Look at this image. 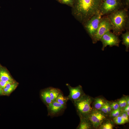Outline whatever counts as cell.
<instances>
[{
	"label": "cell",
	"mask_w": 129,
	"mask_h": 129,
	"mask_svg": "<svg viewBox=\"0 0 129 129\" xmlns=\"http://www.w3.org/2000/svg\"></svg>",
	"instance_id": "34"
},
{
	"label": "cell",
	"mask_w": 129,
	"mask_h": 129,
	"mask_svg": "<svg viewBox=\"0 0 129 129\" xmlns=\"http://www.w3.org/2000/svg\"><path fill=\"white\" fill-rule=\"evenodd\" d=\"M0 79L3 81L15 82L8 72L4 69L0 70Z\"/></svg>",
	"instance_id": "13"
},
{
	"label": "cell",
	"mask_w": 129,
	"mask_h": 129,
	"mask_svg": "<svg viewBox=\"0 0 129 129\" xmlns=\"http://www.w3.org/2000/svg\"><path fill=\"white\" fill-rule=\"evenodd\" d=\"M122 109V112H126L129 111V105H127Z\"/></svg>",
	"instance_id": "30"
},
{
	"label": "cell",
	"mask_w": 129,
	"mask_h": 129,
	"mask_svg": "<svg viewBox=\"0 0 129 129\" xmlns=\"http://www.w3.org/2000/svg\"><path fill=\"white\" fill-rule=\"evenodd\" d=\"M15 82H13L10 81H0V85L3 89L8 84Z\"/></svg>",
	"instance_id": "25"
},
{
	"label": "cell",
	"mask_w": 129,
	"mask_h": 129,
	"mask_svg": "<svg viewBox=\"0 0 129 129\" xmlns=\"http://www.w3.org/2000/svg\"><path fill=\"white\" fill-rule=\"evenodd\" d=\"M124 4L125 7L128 9L129 5V0H122Z\"/></svg>",
	"instance_id": "28"
},
{
	"label": "cell",
	"mask_w": 129,
	"mask_h": 129,
	"mask_svg": "<svg viewBox=\"0 0 129 129\" xmlns=\"http://www.w3.org/2000/svg\"><path fill=\"white\" fill-rule=\"evenodd\" d=\"M93 99L85 94L77 100L73 102L79 117H86L91 113L93 110L91 105Z\"/></svg>",
	"instance_id": "3"
},
{
	"label": "cell",
	"mask_w": 129,
	"mask_h": 129,
	"mask_svg": "<svg viewBox=\"0 0 129 129\" xmlns=\"http://www.w3.org/2000/svg\"><path fill=\"white\" fill-rule=\"evenodd\" d=\"M3 95V89L0 85V95Z\"/></svg>",
	"instance_id": "32"
},
{
	"label": "cell",
	"mask_w": 129,
	"mask_h": 129,
	"mask_svg": "<svg viewBox=\"0 0 129 129\" xmlns=\"http://www.w3.org/2000/svg\"><path fill=\"white\" fill-rule=\"evenodd\" d=\"M121 37L122 38V44L126 47L125 51L126 52L129 51V31L126 30L124 33L121 34Z\"/></svg>",
	"instance_id": "16"
},
{
	"label": "cell",
	"mask_w": 129,
	"mask_h": 129,
	"mask_svg": "<svg viewBox=\"0 0 129 129\" xmlns=\"http://www.w3.org/2000/svg\"><path fill=\"white\" fill-rule=\"evenodd\" d=\"M110 106L111 108V111L116 110L119 108V105L117 102H114L110 103Z\"/></svg>",
	"instance_id": "22"
},
{
	"label": "cell",
	"mask_w": 129,
	"mask_h": 129,
	"mask_svg": "<svg viewBox=\"0 0 129 129\" xmlns=\"http://www.w3.org/2000/svg\"><path fill=\"white\" fill-rule=\"evenodd\" d=\"M127 105H129V96H126Z\"/></svg>",
	"instance_id": "31"
},
{
	"label": "cell",
	"mask_w": 129,
	"mask_h": 129,
	"mask_svg": "<svg viewBox=\"0 0 129 129\" xmlns=\"http://www.w3.org/2000/svg\"><path fill=\"white\" fill-rule=\"evenodd\" d=\"M66 85L69 89L70 93L67 96L69 99L72 102L76 101L85 94L82 86L80 85L75 87H72L68 83Z\"/></svg>",
	"instance_id": "9"
},
{
	"label": "cell",
	"mask_w": 129,
	"mask_h": 129,
	"mask_svg": "<svg viewBox=\"0 0 129 129\" xmlns=\"http://www.w3.org/2000/svg\"><path fill=\"white\" fill-rule=\"evenodd\" d=\"M102 16L98 13L92 16L85 21V27L91 38L95 35Z\"/></svg>",
	"instance_id": "7"
},
{
	"label": "cell",
	"mask_w": 129,
	"mask_h": 129,
	"mask_svg": "<svg viewBox=\"0 0 129 129\" xmlns=\"http://www.w3.org/2000/svg\"><path fill=\"white\" fill-rule=\"evenodd\" d=\"M106 102L101 108L98 110L106 115V114H108L107 109Z\"/></svg>",
	"instance_id": "24"
},
{
	"label": "cell",
	"mask_w": 129,
	"mask_h": 129,
	"mask_svg": "<svg viewBox=\"0 0 129 129\" xmlns=\"http://www.w3.org/2000/svg\"><path fill=\"white\" fill-rule=\"evenodd\" d=\"M120 115L125 120L126 123L129 122V117L127 115L126 112H122L121 113Z\"/></svg>",
	"instance_id": "26"
},
{
	"label": "cell",
	"mask_w": 129,
	"mask_h": 129,
	"mask_svg": "<svg viewBox=\"0 0 129 129\" xmlns=\"http://www.w3.org/2000/svg\"><path fill=\"white\" fill-rule=\"evenodd\" d=\"M69 100L67 96H64L61 92L55 101L62 105L66 107L67 102Z\"/></svg>",
	"instance_id": "18"
},
{
	"label": "cell",
	"mask_w": 129,
	"mask_h": 129,
	"mask_svg": "<svg viewBox=\"0 0 129 129\" xmlns=\"http://www.w3.org/2000/svg\"><path fill=\"white\" fill-rule=\"evenodd\" d=\"M80 122L77 128V129H90L93 128L88 120L86 118L80 117Z\"/></svg>",
	"instance_id": "12"
},
{
	"label": "cell",
	"mask_w": 129,
	"mask_h": 129,
	"mask_svg": "<svg viewBox=\"0 0 129 129\" xmlns=\"http://www.w3.org/2000/svg\"><path fill=\"white\" fill-rule=\"evenodd\" d=\"M112 27L113 33L119 36L125 30H129L128 9L124 8L107 15Z\"/></svg>",
	"instance_id": "2"
},
{
	"label": "cell",
	"mask_w": 129,
	"mask_h": 129,
	"mask_svg": "<svg viewBox=\"0 0 129 129\" xmlns=\"http://www.w3.org/2000/svg\"><path fill=\"white\" fill-rule=\"evenodd\" d=\"M3 89V95H8L12 92L14 89L11 88H8L5 87Z\"/></svg>",
	"instance_id": "23"
},
{
	"label": "cell",
	"mask_w": 129,
	"mask_h": 129,
	"mask_svg": "<svg viewBox=\"0 0 129 129\" xmlns=\"http://www.w3.org/2000/svg\"><path fill=\"white\" fill-rule=\"evenodd\" d=\"M117 102L119 105V108L122 109L127 105L126 97H124L120 98Z\"/></svg>",
	"instance_id": "20"
},
{
	"label": "cell",
	"mask_w": 129,
	"mask_h": 129,
	"mask_svg": "<svg viewBox=\"0 0 129 129\" xmlns=\"http://www.w3.org/2000/svg\"><path fill=\"white\" fill-rule=\"evenodd\" d=\"M100 40L102 43L101 49L102 51L104 50L105 48L108 46L110 47L114 46L118 47L121 41L118 36L110 31L105 33L101 37Z\"/></svg>",
	"instance_id": "6"
},
{
	"label": "cell",
	"mask_w": 129,
	"mask_h": 129,
	"mask_svg": "<svg viewBox=\"0 0 129 129\" xmlns=\"http://www.w3.org/2000/svg\"><path fill=\"white\" fill-rule=\"evenodd\" d=\"M107 100L103 98L99 97L93 99L92 102V108L93 109L99 110L105 103Z\"/></svg>",
	"instance_id": "11"
},
{
	"label": "cell",
	"mask_w": 129,
	"mask_h": 129,
	"mask_svg": "<svg viewBox=\"0 0 129 129\" xmlns=\"http://www.w3.org/2000/svg\"><path fill=\"white\" fill-rule=\"evenodd\" d=\"M103 0H76L77 16L85 21L99 13Z\"/></svg>",
	"instance_id": "1"
},
{
	"label": "cell",
	"mask_w": 129,
	"mask_h": 129,
	"mask_svg": "<svg viewBox=\"0 0 129 129\" xmlns=\"http://www.w3.org/2000/svg\"><path fill=\"white\" fill-rule=\"evenodd\" d=\"M106 116L100 111L93 109L86 117L93 128H98L102 122L106 119Z\"/></svg>",
	"instance_id": "8"
},
{
	"label": "cell",
	"mask_w": 129,
	"mask_h": 129,
	"mask_svg": "<svg viewBox=\"0 0 129 129\" xmlns=\"http://www.w3.org/2000/svg\"><path fill=\"white\" fill-rule=\"evenodd\" d=\"M110 103L108 101H107L106 104L108 114H109L111 111V108L110 105Z\"/></svg>",
	"instance_id": "27"
},
{
	"label": "cell",
	"mask_w": 129,
	"mask_h": 129,
	"mask_svg": "<svg viewBox=\"0 0 129 129\" xmlns=\"http://www.w3.org/2000/svg\"><path fill=\"white\" fill-rule=\"evenodd\" d=\"M49 95L52 102L55 100L61 92L60 90L58 88L52 87L48 88Z\"/></svg>",
	"instance_id": "14"
},
{
	"label": "cell",
	"mask_w": 129,
	"mask_h": 129,
	"mask_svg": "<svg viewBox=\"0 0 129 129\" xmlns=\"http://www.w3.org/2000/svg\"><path fill=\"white\" fill-rule=\"evenodd\" d=\"M114 127L112 122L109 120L105 119L99 127L98 129H112Z\"/></svg>",
	"instance_id": "17"
},
{
	"label": "cell",
	"mask_w": 129,
	"mask_h": 129,
	"mask_svg": "<svg viewBox=\"0 0 129 129\" xmlns=\"http://www.w3.org/2000/svg\"><path fill=\"white\" fill-rule=\"evenodd\" d=\"M113 120L115 123L118 124H123L126 123L120 114L117 117L113 118Z\"/></svg>",
	"instance_id": "19"
},
{
	"label": "cell",
	"mask_w": 129,
	"mask_h": 129,
	"mask_svg": "<svg viewBox=\"0 0 129 129\" xmlns=\"http://www.w3.org/2000/svg\"><path fill=\"white\" fill-rule=\"evenodd\" d=\"M112 29L111 23L107 16H102L96 33L91 38L92 43H96L105 33L110 31Z\"/></svg>",
	"instance_id": "5"
},
{
	"label": "cell",
	"mask_w": 129,
	"mask_h": 129,
	"mask_svg": "<svg viewBox=\"0 0 129 129\" xmlns=\"http://www.w3.org/2000/svg\"><path fill=\"white\" fill-rule=\"evenodd\" d=\"M126 112L127 115L129 117V111H128Z\"/></svg>",
	"instance_id": "33"
},
{
	"label": "cell",
	"mask_w": 129,
	"mask_h": 129,
	"mask_svg": "<svg viewBox=\"0 0 129 129\" xmlns=\"http://www.w3.org/2000/svg\"><path fill=\"white\" fill-rule=\"evenodd\" d=\"M47 106L48 115L53 117L60 114L64 111L66 107L55 101L52 102Z\"/></svg>",
	"instance_id": "10"
},
{
	"label": "cell",
	"mask_w": 129,
	"mask_h": 129,
	"mask_svg": "<svg viewBox=\"0 0 129 129\" xmlns=\"http://www.w3.org/2000/svg\"><path fill=\"white\" fill-rule=\"evenodd\" d=\"M63 3L66 4H69L72 3L74 0H61Z\"/></svg>",
	"instance_id": "29"
},
{
	"label": "cell",
	"mask_w": 129,
	"mask_h": 129,
	"mask_svg": "<svg viewBox=\"0 0 129 129\" xmlns=\"http://www.w3.org/2000/svg\"><path fill=\"white\" fill-rule=\"evenodd\" d=\"M122 112V109L120 108L116 110L112 111L110 114V117L113 118L120 115Z\"/></svg>",
	"instance_id": "21"
},
{
	"label": "cell",
	"mask_w": 129,
	"mask_h": 129,
	"mask_svg": "<svg viewBox=\"0 0 129 129\" xmlns=\"http://www.w3.org/2000/svg\"><path fill=\"white\" fill-rule=\"evenodd\" d=\"M124 8L122 0H103L99 13L102 16H107Z\"/></svg>",
	"instance_id": "4"
},
{
	"label": "cell",
	"mask_w": 129,
	"mask_h": 129,
	"mask_svg": "<svg viewBox=\"0 0 129 129\" xmlns=\"http://www.w3.org/2000/svg\"><path fill=\"white\" fill-rule=\"evenodd\" d=\"M41 96L42 99L46 106L52 102L49 95L48 88L41 91Z\"/></svg>",
	"instance_id": "15"
}]
</instances>
